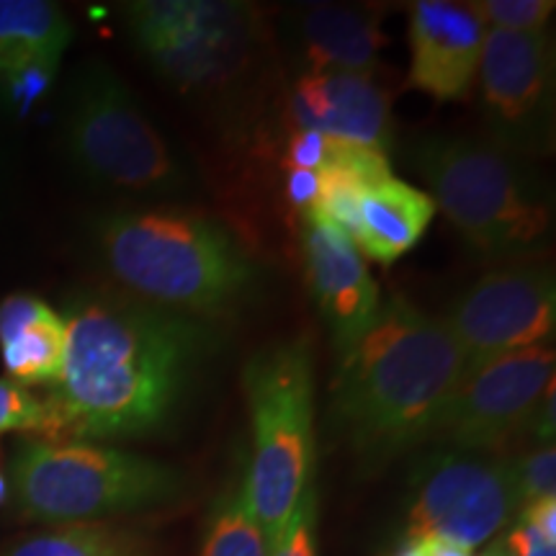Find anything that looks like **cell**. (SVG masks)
Returning a JSON list of instances; mask_svg holds the SVG:
<instances>
[{"instance_id": "8992f818", "label": "cell", "mask_w": 556, "mask_h": 556, "mask_svg": "<svg viewBox=\"0 0 556 556\" xmlns=\"http://www.w3.org/2000/svg\"><path fill=\"white\" fill-rule=\"evenodd\" d=\"M21 516L39 523H90L180 497L184 475L155 458L86 441H21L11 464Z\"/></svg>"}, {"instance_id": "7c38bea8", "label": "cell", "mask_w": 556, "mask_h": 556, "mask_svg": "<svg viewBox=\"0 0 556 556\" xmlns=\"http://www.w3.org/2000/svg\"><path fill=\"white\" fill-rule=\"evenodd\" d=\"M443 325L467 361V374L507 353L552 345L554 270L544 263H505L471 283L451 304Z\"/></svg>"}, {"instance_id": "ffe728a7", "label": "cell", "mask_w": 556, "mask_h": 556, "mask_svg": "<svg viewBox=\"0 0 556 556\" xmlns=\"http://www.w3.org/2000/svg\"><path fill=\"white\" fill-rule=\"evenodd\" d=\"M5 556H150V544L131 528L90 520L34 533Z\"/></svg>"}, {"instance_id": "83f0119b", "label": "cell", "mask_w": 556, "mask_h": 556, "mask_svg": "<svg viewBox=\"0 0 556 556\" xmlns=\"http://www.w3.org/2000/svg\"><path fill=\"white\" fill-rule=\"evenodd\" d=\"M319 173L315 170H287V180H283V197L296 212H302L304 217L309 214V208L315 206L319 197Z\"/></svg>"}, {"instance_id": "e0dca14e", "label": "cell", "mask_w": 556, "mask_h": 556, "mask_svg": "<svg viewBox=\"0 0 556 556\" xmlns=\"http://www.w3.org/2000/svg\"><path fill=\"white\" fill-rule=\"evenodd\" d=\"M435 208L430 193L389 176L358 193L356 219L348 240L356 245L364 261L392 266L422 240Z\"/></svg>"}, {"instance_id": "cb8c5ba5", "label": "cell", "mask_w": 556, "mask_h": 556, "mask_svg": "<svg viewBox=\"0 0 556 556\" xmlns=\"http://www.w3.org/2000/svg\"><path fill=\"white\" fill-rule=\"evenodd\" d=\"M516 471L520 507L556 495V448L552 443H536L518 458H510Z\"/></svg>"}, {"instance_id": "2e32d148", "label": "cell", "mask_w": 556, "mask_h": 556, "mask_svg": "<svg viewBox=\"0 0 556 556\" xmlns=\"http://www.w3.org/2000/svg\"><path fill=\"white\" fill-rule=\"evenodd\" d=\"M294 37L307 73H345L374 78L387 47L381 11L368 5L319 3L296 13Z\"/></svg>"}, {"instance_id": "4fadbf2b", "label": "cell", "mask_w": 556, "mask_h": 556, "mask_svg": "<svg viewBox=\"0 0 556 556\" xmlns=\"http://www.w3.org/2000/svg\"><path fill=\"white\" fill-rule=\"evenodd\" d=\"M407 88L438 103L475 93L486 26L469 3L417 0L409 5Z\"/></svg>"}, {"instance_id": "44dd1931", "label": "cell", "mask_w": 556, "mask_h": 556, "mask_svg": "<svg viewBox=\"0 0 556 556\" xmlns=\"http://www.w3.org/2000/svg\"><path fill=\"white\" fill-rule=\"evenodd\" d=\"M201 556H268L261 528L248 507L242 482L227 490L214 505Z\"/></svg>"}, {"instance_id": "5b68a950", "label": "cell", "mask_w": 556, "mask_h": 556, "mask_svg": "<svg viewBox=\"0 0 556 556\" xmlns=\"http://www.w3.org/2000/svg\"><path fill=\"white\" fill-rule=\"evenodd\" d=\"M253 426L245 500L268 554L274 552L315 469V364L304 338L255 353L242 368Z\"/></svg>"}, {"instance_id": "ac0fdd59", "label": "cell", "mask_w": 556, "mask_h": 556, "mask_svg": "<svg viewBox=\"0 0 556 556\" xmlns=\"http://www.w3.org/2000/svg\"><path fill=\"white\" fill-rule=\"evenodd\" d=\"M65 343V319L45 299L11 294L0 302V356L9 379L52 387L62 374Z\"/></svg>"}, {"instance_id": "d6986e66", "label": "cell", "mask_w": 556, "mask_h": 556, "mask_svg": "<svg viewBox=\"0 0 556 556\" xmlns=\"http://www.w3.org/2000/svg\"><path fill=\"white\" fill-rule=\"evenodd\" d=\"M73 41V26L58 3L0 0V83L18 70L60 65Z\"/></svg>"}, {"instance_id": "9a60e30c", "label": "cell", "mask_w": 556, "mask_h": 556, "mask_svg": "<svg viewBox=\"0 0 556 556\" xmlns=\"http://www.w3.org/2000/svg\"><path fill=\"white\" fill-rule=\"evenodd\" d=\"M294 129L387 152L392 99L374 78L345 73H302L289 99Z\"/></svg>"}, {"instance_id": "1f68e13d", "label": "cell", "mask_w": 556, "mask_h": 556, "mask_svg": "<svg viewBox=\"0 0 556 556\" xmlns=\"http://www.w3.org/2000/svg\"><path fill=\"white\" fill-rule=\"evenodd\" d=\"M9 497H11V482L9 477H5V471L0 469V505L9 503Z\"/></svg>"}, {"instance_id": "d6a6232c", "label": "cell", "mask_w": 556, "mask_h": 556, "mask_svg": "<svg viewBox=\"0 0 556 556\" xmlns=\"http://www.w3.org/2000/svg\"><path fill=\"white\" fill-rule=\"evenodd\" d=\"M482 556H513V554H510V548L505 546V541H495V544L486 548Z\"/></svg>"}, {"instance_id": "d4e9b609", "label": "cell", "mask_w": 556, "mask_h": 556, "mask_svg": "<svg viewBox=\"0 0 556 556\" xmlns=\"http://www.w3.org/2000/svg\"><path fill=\"white\" fill-rule=\"evenodd\" d=\"M60 65H47V62H37L18 73H13L11 78L0 83V96H3L5 106L16 114H29L34 103L45 99L47 90L52 88L54 78H58Z\"/></svg>"}, {"instance_id": "9c48e42d", "label": "cell", "mask_w": 556, "mask_h": 556, "mask_svg": "<svg viewBox=\"0 0 556 556\" xmlns=\"http://www.w3.org/2000/svg\"><path fill=\"white\" fill-rule=\"evenodd\" d=\"M407 539H433L475 552L520 513L510 458L443 448L415 475Z\"/></svg>"}, {"instance_id": "3957f363", "label": "cell", "mask_w": 556, "mask_h": 556, "mask_svg": "<svg viewBox=\"0 0 556 556\" xmlns=\"http://www.w3.org/2000/svg\"><path fill=\"white\" fill-rule=\"evenodd\" d=\"M90 240L124 294L206 323L238 309L258 283L225 225L178 208H114L93 222Z\"/></svg>"}, {"instance_id": "277c9868", "label": "cell", "mask_w": 556, "mask_h": 556, "mask_svg": "<svg viewBox=\"0 0 556 556\" xmlns=\"http://www.w3.org/2000/svg\"><path fill=\"white\" fill-rule=\"evenodd\" d=\"M413 163L435 206L484 261L520 263L552 240L554 197L528 160L484 137L430 135L413 148Z\"/></svg>"}, {"instance_id": "7a4b0ae2", "label": "cell", "mask_w": 556, "mask_h": 556, "mask_svg": "<svg viewBox=\"0 0 556 556\" xmlns=\"http://www.w3.org/2000/svg\"><path fill=\"white\" fill-rule=\"evenodd\" d=\"M467 361L443 319L394 294L343 356L330 387V417L366 467L430 441Z\"/></svg>"}, {"instance_id": "30bf717a", "label": "cell", "mask_w": 556, "mask_h": 556, "mask_svg": "<svg viewBox=\"0 0 556 556\" xmlns=\"http://www.w3.org/2000/svg\"><path fill=\"white\" fill-rule=\"evenodd\" d=\"M556 54L548 31L486 29L477 73L484 139L518 157L554 152Z\"/></svg>"}, {"instance_id": "52a82bcc", "label": "cell", "mask_w": 556, "mask_h": 556, "mask_svg": "<svg viewBox=\"0 0 556 556\" xmlns=\"http://www.w3.org/2000/svg\"><path fill=\"white\" fill-rule=\"evenodd\" d=\"M62 144L73 168L101 189L170 197L189 186L184 163L103 62L75 70L62 103Z\"/></svg>"}, {"instance_id": "7402d4cb", "label": "cell", "mask_w": 556, "mask_h": 556, "mask_svg": "<svg viewBox=\"0 0 556 556\" xmlns=\"http://www.w3.org/2000/svg\"><path fill=\"white\" fill-rule=\"evenodd\" d=\"M469 5L486 29L516 34L546 31L556 11L554 0H477Z\"/></svg>"}, {"instance_id": "ba28073f", "label": "cell", "mask_w": 556, "mask_h": 556, "mask_svg": "<svg viewBox=\"0 0 556 556\" xmlns=\"http://www.w3.org/2000/svg\"><path fill=\"white\" fill-rule=\"evenodd\" d=\"M137 50L186 93H214L258 52V9L235 0H135L122 5Z\"/></svg>"}, {"instance_id": "4dcf8cb0", "label": "cell", "mask_w": 556, "mask_h": 556, "mask_svg": "<svg viewBox=\"0 0 556 556\" xmlns=\"http://www.w3.org/2000/svg\"><path fill=\"white\" fill-rule=\"evenodd\" d=\"M417 544H420L422 554L426 556H471V552H464V548L443 544V541H433V539H422V541H417Z\"/></svg>"}, {"instance_id": "6da1fadb", "label": "cell", "mask_w": 556, "mask_h": 556, "mask_svg": "<svg viewBox=\"0 0 556 556\" xmlns=\"http://www.w3.org/2000/svg\"><path fill=\"white\" fill-rule=\"evenodd\" d=\"M62 319L67 343L45 397L47 441H111L165 426L217 340L206 319L124 291L73 296Z\"/></svg>"}, {"instance_id": "8fae6325", "label": "cell", "mask_w": 556, "mask_h": 556, "mask_svg": "<svg viewBox=\"0 0 556 556\" xmlns=\"http://www.w3.org/2000/svg\"><path fill=\"white\" fill-rule=\"evenodd\" d=\"M552 345L526 348L469 371L438 415L430 441L471 454H500L528 433L531 417L554 389Z\"/></svg>"}, {"instance_id": "f546056e", "label": "cell", "mask_w": 556, "mask_h": 556, "mask_svg": "<svg viewBox=\"0 0 556 556\" xmlns=\"http://www.w3.org/2000/svg\"><path fill=\"white\" fill-rule=\"evenodd\" d=\"M518 520H523L533 531H539L541 536L556 544V497H546L520 507Z\"/></svg>"}, {"instance_id": "5bb4252c", "label": "cell", "mask_w": 556, "mask_h": 556, "mask_svg": "<svg viewBox=\"0 0 556 556\" xmlns=\"http://www.w3.org/2000/svg\"><path fill=\"white\" fill-rule=\"evenodd\" d=\"M304 266L319 315L328 323L338 356L371 328L381 291L356 245L323 219H304Z\"/></svg>"}, {"instance_id": "4316f807", "label": "cell", "mask_w": 556, "mask_h": 556, "mask_svg": "<svg viewBox=\"0 0 556 556\" xmlns=\"http://www.w3.org/2000/svg\"><path fill=\"white\" fill-rule=\"evenodd\" d=\"M328 144L330 139L317 135V131H302L294 129L289 137L287 152L281 157L283 170H319L328 160Z\"/></svg>"}, {"instance_id": "484cf974", "label": "cell", "mask_w": 556, "mask_h": 556, "mask_svg": "<svg viewBox=\"0 0 556 556\" xmlns=\"http://www.w3.org/2000/svg\"><path fill=\"white\" fill-rule=\"evenodd\" d=\"M268 556H317V492L315 484L299 500L287 531Z\"/></svg>"}, {"instance_id": "f1b7e54d", "label": "cell", "mask_w": 556, "mask_h": 556, "mask_svg": "<svg viewBox=\"0 0 556 556\" xmlns=\"http://www.w3.org/2000/svg\"><path fill=\"white\" fill-rule=\"evenodd\" d=\"M503 541L513 556H556L554 541L541 536L539 531H533L523 520H518L516 528Z\"/></svg>"}, {"instance_id": "603a6c76", "label": "cell", "mask_w": 556, "mask_h": 556, "mask_svg": "<svg viewBox=\"0 0 556 556\" xmlns=\"http://www.w3.org/2000/svg\"><path fill=\"white\" fill-rule=\"evenodd\" d=\"M47 430L45 400L31 394L29 387L13 379H0V435L29 433L41 438Z\"/></svg>"}]
</instances>
